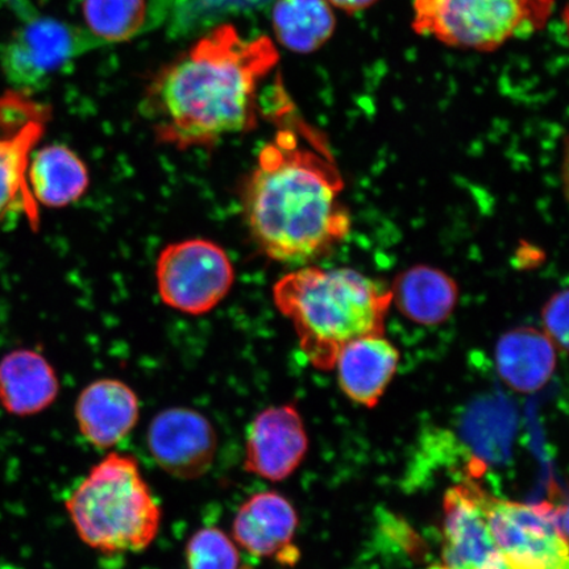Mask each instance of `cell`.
I'll list each match as a JSON object with an SVG mask.
<instances>
[{
  "mask_svg": "<svg viewBox=\"0 0 569 569\" xmlns=\"http://www.w3.org/2000/svg\"><path fill=\"white\" fill-rule=\"evenodd\" d=\"M27 180L36 201L48 208H67L89 188V170L80 156L66 146H47L28 163Z\"/></svg>",
  "mask_w": 569,
  "mask_h": 569,
  "instance_id": "18",
  "label": "cell"
},
{
  "mask_svg": "<svg viewBox=\"0 0 569 569\" xmlns=\"http://www.w3.org/2000/svg\"><path fill=\"white\" fill-rule=\"evenodd\" d=\"M147 447L163 472L178 480H197L210 471L216 460L218 433L202 412L169 408L149 423Z\"/></svg>",
  "mask_w": 569,
  "mask_h": 569,
  "instance_id": "9",
  "label": "cell"
},
{
  "mask_svg": "<svg viewBox=\"0 0 569 569\" xmlns=\"http://www.w3.org/2000/svg\"><path fill=\"white\" fill-rule=\"evenodd\" d=\"M97 42L87 30L67 21L34 19L18 28L0 47V67L13 89L32 94Z\"/></svg>",
  "mask_w": 569,
  "mask_h": 569,
  "instance_id": "8",
  "label": "cell"
},
{
  "mask_svg": "<svg viewBox=\"0 0 569 569\" xmlns=\"http://www.w3.org/2000/svg\"><path fill=\"white\" fill-rule=\"evenodd\" d=\"M487 495L480 483L469 479L447 490L443 500L445 569H508L489 529Z\"/></svg>",
  "mask_w": 569,
  "mask_h": 569,
  "instance_id": "10",
  "label": "cell"
},
{
  "mask_svg": "<svg viewBox=\"0 0 569 569\" xmlns=\"http://www.w3.org/2000/svg\"><path fill=\"white\" fill-rule=\"evenodd\" d=\"M568 290L558 291L542 310L543 331L560 352L568 348Z\"/></svg>",
  "mask_w": 569,
  "mask_h": 569,
  "instance_id": "23",
  "label": "cell"
},
{
  "mask_svg": "<svg viewBox=\"0 0 569 569\" xmlns=\"http://www.w3.org/2000/svg\"><path fill=\"white\" fill-rule=\"evenodd\" d=\"M343 188L326 153L302 147L293 131H280L261 149L244 187V218L254 243L284 264L323 258L351 229L340 201Z\"/></svg>",
  "mask_w": 569,
  "mask_h": 569,
  "instance_id": "2",
  "label": "cell"
},
{
  "mask_svg": "<svg viewBox=\"0 0 569 569\" xmlns=\"http://www.w3.org/2000/svg\"><path fill=\"white\" fill-rule=\"evenodd\" d=\"M391 303L411 322L438 326L450 319L459 302V287L445 270L419 264L398 274L390 289Z\"/></svg>",
  "mask_w": 569,
  "mask_h": 569,
  "instance_id": "17",
  "label": "cell"
},
{
  "mask_svg": "<svg viewBox=\"0 0 569 569\" xmlns=\"http://www.w3.org/2000/svg\"><path fill=\"white\" fill-rule=\"evenodd\" d=\"M309 450L303 419L295 405L270 407L248 427L243 468L272 482L290 478Z\"/></svg>",
  "mask_w": 569,
  "mask_h": 569,
  "instance_id": "11",
  "label": "cell"
},
{
  "mask_svg": "<svg viewBox=\"0 0 569 569\" xmlns=\"http://www.w3.org/2000/svg\"><path fill=\"white\" fill-rule=\"evenodd\" d=\"M557 352L543 330L517 327L497 341V372L509 388L532 393L550 381L557 368Z\"/></svg>",
  "mask_w": 569,
  "mask_h": 569,
  "instance_id": "16",
  "label": "cell"
},
{
  "mask_svg": "<svg viewBox=\"0 0 569 569\" xmlns=\"http://www.w3.org/2000/svg\"><path fill=\"white\" fill-rule=\"evenodd\" d=\"M490 532L508 569H569L567 507L486 497Z\"/></svg>",
  "mask_w": 569,
  "mask_h": 569,
  "instance_id": "6",
  "label": "cell"
},
{
  "mask_svg": "<svg viewBox=\"0 0 569 569\" xmlns=\"http://www.w3.org/2000/svg\"><path fill=\"white\" fill-rule=\"evenodd\" d=\"M59 395V376L41 353L23 348L0 360V405L10 415H40Z\"/></svg>",
  "mask_w": 569,
  "mask_h": 569,
  "instance_id": "15",
  "label": "cell"
},
{
  "mask_svg": "<svg viewBox=\"0 0 569 569\" xmlns=\"http://www.w3.org/2000/svg\"><path fill=\"white\" fill-rule=\"evenodd\" d=\"M400 352L383 336L348 341L336 360L339 387L351 401L372 409L397 372Z\"/></svg>",
  "mask_w": 569,
  "mask_h": 569,
  "instance_id": "14",
  "label": "cell"
},
{
  "mask_svg": "<svg viewBox=\"0 0 569 569\" xmlns=\"http://www.w3.org/2000/svg\"><path fill=\"white\" fill-rule=\"evenodd\" d=\"M273 300L306 359L330 371L348 341L383 336L391 295L358 270L302 267L276 282Z\"/></svg>",
  "mask_w": 569,
  "mask_h": 569,
  "instance_id": "3",
  "label": "cell"
},
{
  "mask_svg": "<svg viewBox=\"0 0 569 569\" xmlns=\"http://www.w3.org/2000/svg\"><path fill=\"white\" fill-rule=\"evenodd\" d=\"M78 538L104 555L139 553L158 538L162 509L132 455L110 452L66 500Z\"/></svg>",
  "mask_w": 569,
  "mask_h": 569,
  "instance_id": "4",
  "label": "cell"
},
{
  "mask_svg": "<svg viewBox=\"0 0 569 569\" xmlns=\"http://www.w3.org/2000/svg\"><path fill=\"white\" fill-rule=\"evenodd\" d=\"M42 128L44 124L41 120L34 118L12 137L0 139V217L20 196L26 199L31 210L38 213L34 198L28 188L27 169L32 148L39 141Z\"/></svg>",
  "mask_w": 569,
  "mask_h": 569,
  "instance_id": "20",
  "label": "cell"
},
{
  "mask_svg": "<svg viewBox=\"0 0 569 569\" xmlns=\"http://www.w3.org/2000/svg\"><path fill=\"white\" fill-rule=\"evenodd\" d=\"M74 418L89 445L110 450L123 442L139 423L140 400L122 380L92 381L77 398Z\"/></svg>",
  "mask_w": 569,
  "mask_h": 569,
  "instance_id": "13",
  "label": "cell"
},
{
  "mask_svg": "<svg viewBox=\"0 0 569 569\" xmlns=\"http://www.w3.org/2000/svg\"><path fill=\"white\" fill-rule=\"evenodd\" d=\"M234 269L224 249L196 238L169 244L156 262V283L168 308L188 316H203L229 296Z\"/></svg>",
  "mask_w": 569,
  "mask_h": 569,
  "instance_id": "7",
  "label": "cell"
},
{
  "mask_svg": "<svg viewBox=\"0 0 569 569\" xmlns=\"http://www.w3.org/2000/svg\"><path fill=\"white\" fill-rule=\"evenodd\" d=\"M327 2L331 4L332 9L353 16V13L371 9L379 0H327Z\"/></svg>",
  "mask_w": 569,
  "mask_h": 569,
  "instance_id": "24",
  "label": "cell"
},
{
  "mask_svg": "<svg viewBox=\"0 0 569 569\" xmlns=\"http://www.w3.org/2000/svg\"><path fill=\"white\" fill-rule=\"evenodd\" d=\"M84 30L98 42H124L148 21V0H82Z\"/></svg>",
  "mask_w": 569,
  "mask_h": 569,
  "instance_id": "21",
  "label": "cell"
},
{
  "mask_svg": "<svg viewBox=\"0 0 569 569\" xmlns=\"http://www.w3.org/2000/svg\"><path fill=\"white\" fill-rule=\"evenodd\" d=\"M188 569H241L240 551L217 526L197 530L184 546Z\"/></svg>",
  "mask_w": 569,
  "mask_h": 569,
  "instance_id": "22",
  "label": "cell"
},
{
  "mask_svg": "<svg viewBox=\"0 0 569 569\" xmlns=\"http://www.w3.org/2000/svg\"><path fill=\"white\" fill-rule=\"evenodd\" d=\"M298 528L297 511L274 490L254 493L234 515L233 542L253 558L273 559L282 566H295L300 550L293 545Z\"/></svg>",
  "mask_w": 569,
  "mask_h": 569,
  "instance_id": "12",
  "label": "cell"
},
{
  "mask_svg": "<svg viewBox=\"0 0 569 569\" xmlns=\"http://www.w3.org/2000/svg\"><path fill=\"white\" fill-rule=\"evenodd\" d=\"M272 27L276 41L289 52L310 54L330 41L337 18L327 0H276Z\"/></svg>",
  "mask_w": 569,
  "mask_h": 569,
  "instance_id": "19",
  "label": "cell"
},
{
  "mask_svg": "<svg viewBox=\"0 0 569 569\" xmlns=\"http://www.w3.org/2000/svg\"><path fill=\"white\" fill-rule=\"evenodd\" d=\"M280 56L268 36L213 28L148 83L142 116L162 144L211 147L258 124L259 89Z\"/></svg>",
  "mask_w": 569,
  "mask_h": 569,
  "instance_id": "1",
  "label": "cell"
},
{
  "mask_svg": "<svg viewBox=\"0 0 569 569\" xmlns=\"http://www.w3.org/2000/svg\"><path fill=\"white\" fill-rule=\"evenodd\" d=\"M553 7L555 0H415L411 27L440 44L489 53L542 30Z\"/></svg>",
  "mask_w": 569,
  "mask_h": 569,
  "instance_id": "5",
  "label": "cell"
}]
</instances>
